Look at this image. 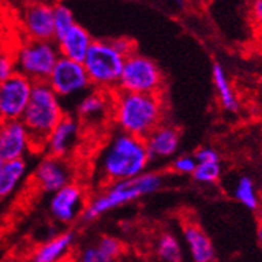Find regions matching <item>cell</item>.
<instances>
[{
    "instance_id": "cell-1",
    "label": "cell",
    "mask_w": 262,
    "mask_h": 262,
    "mask_svg": "<svg viewBox=\"0 0 262 262\" xmlns=\"http://www.w3.org/2000/svg\"><path fill=\"white\" fill-rule=\"evenodd\" d=\"M111 114L122 133L146 139L162 124L165 114L162 97L118 89L111 93Z\"/></svg>"
},
{
    "instance_id": "cell-2",
    "label": "cell",
    "mask_w": 262,
    "mask_h": 262,
    "mask_svg": "<svg viewBox=\"0 0 262 262\" xmlns=\"http://www.w3.org/2000/svg\"><path fill=\"white\" fill-rule=\"evenodd\" d=\"M151 158L145 139L118 133L100 152L99 172L106 183L134 180L145 174Z\"/></svg>"
},
{
    "instance_id": "cell-3",
    "label": "cell",
    "mask_w": 262,
    "mask_h": 262,
    "mask_svg": "<svg viewBox=\"0 0 262 262\" xmlns=\"http://www.w3.org/2000/svg\"><path fill=\"white\" fill-rule=\"evenodd\" d=\"M162 186L163 177L158 172L147 171L134 180L110 183L103 191H100L86 205L82 220L86 222L95 221L100 215L114 210L117 207L156 193Z\"/></svg>"
},
{
    "instance_id": "cell-4",
    "label": "cell",
    "mask_w": 262,
    "mask_h": 262,
    "mask_svg": "<svg viewBox=\"0 0 262 262\" xmlns=\"http://www.w3.org/2000/svg\"><path fill=\"white\" fill-rule=\"evenodd\" d=\"M64 117L60 98L47 82L34 83L31 99L21 118L31 135L32 150H45L50 134Z\"/></svg>"
},
{
    "instance_id": "cell-5",
    "label": "cell",
    "mask_w": 262,
    "mask_h": 262,
    "mask_svg": "<svg viewBox=\"0 0 262 262\" xmlns=\"http://www.w3.org/2000/svg\"><path fill=\"white\" fill-rule=\"evenodd\" d=\"M126 56L117 49L111 39L94 40L83 66L86 69L91 86L95 90L114 93L119 89Z\"/></svg>"
},
{
    "instance_id": "cell-6",
    "label": "cell",
    "mask_w": 262,
    "mask_h": 262,
    "mask_svg": "<svg viewBox=\"0 0 262 262\" xmlns=\"http://www.w3.org/2000/svg\"><path fill=\"white\" fill-rule=\"evenodd\" d=\"M14 58L16 73L34 83H43L47 82L62 56L55 40L26 39L17 47Z\"/></svg>"
},
{
    "instance_id": "cell-7",
    "label": "cell",
    "mask_w": 262,
    "mask_h": 262,
    "mask_svg": "<svg viewBox=\"0 0 262 262\" xmlns=\"http://www.w3.org/2000/svg\"><path fill=\"white\" fill-rule=\"evenodd\" d=\"M162 87V71L154 60L138 52L126 58L119 90L134 94L161 95Z\"/></svg>"
},
{
    "instance_id": "cell-8",
    "label": "cell",
    "mask_w": 262,
    "mask_h": 262,
    "mask_svg": "<svg viewBox=\"0 0 262 262\" xmlns=\"http://www.w3.org/2000/svg\"><path fill=\"white\" fill-rule=\"evenodd\" d=\"M32 89L34 82L19 73L0 83V122L21 121Z\"/></svg>"
},
{
    "instance_id": "cell-9",
    "label": "cell",
    "mask_w": 262,
    "mask_h": 262,
    "mask_svg": "<svg viewBox=\"0 0 262 262\" xmlns=\"http://www.w3.org/2000/svg\"><path fill=\"white\" fill-rule=\"evenodd\" d=\"M47 84L60 99L79 95L91 86L90 78L83 63L60 58L47 79Z\"/></svg>"
},
{
    "instance_id": "cell-10",
    "label": "cell",
    "mask_w": 262,
    "mask_h": 262,
    "mask_svg": "<svg viewBox=\"0 0 262 262\" xmlns=\"http://www.w3.org/2000/svg\"><path fill=\"white\" fill-rule=\"evenodd\" d=\"M21 27L27 39L31 40H54V6L47 3H30L20 15Z\"/></svg>"
},
{
    "instance_id": "cell-11",
    "label": "cell",
    "mask_w": 262,
    "mask_h": 262,
    "mask_svg": "<svg viewBox=\"0 0 262 262\" xmlns=\"http://www.w3.org/2000/svg\"><path fill=\"white\" fill-rule=\"evenodd\" d=\"M34 181L41 191L55 194L60 189L73 183V171L64 159L47 156L36 166Z\"/></svg>"
},
{
    "instance_id": "cell-12",
    "label": "cell",
    "mask_w": 262,
    "mask_h": 262,
    "mask_svg": "<svg viewBox=\"0 0 262 262\" xmlns=\"http://www.w3.org/2000/svg\"><path fill=\"white\" fill-rule=\"evenodd\" d=\"M30 150H32L31 135L23 122H0V156L4 161L25 159Z\"/></svg>"
},
{
    "instance_id": "cell-13",
    "label": "cell",
    "mask_w": 262,
    "mask_h": 262,
    "mask_svg": "<svg viewBox=\"0 0 262 262\" xmlns=\"http://www.w3.org/2000/svg\"><path fill=\"white\" fill-rule=\"evenodd\" d=\"M86 205L82 187L76 183H70L69 186L52 194L50 200V213L58 222L70 224L82 215Z\"/></svg>"
},
{
    "instance_id": "cell-14",
    "label": "cell",
    "mask_w": 262,
    "mask_h": 262,
    "mask_svg": "<svg viewBox=\"0 0 262 262\" xmlns=\"http://www.w3.org/2000/svg\"><path fill=\"white\" fill-rule=\"evenodd\" d=\"M78 135H79V121L66 115L62 122L50 134L49 139L46 142L45 151L50 157L64 159V157L75 146Z\"/></svg>"
},
{
    "instance_id": "cell-15",
    "label": "cell",
    "mask_w": 262,
    "mask_h": 262,
    "mask_svg": "<svg viewBox=\"0 0 262 262\" xmlns=\"http://www.w3.org/2000/svg\"><path fill=\"white\" fill-rule=\"evenodd\" d=\"M55 43L58 45L62 58L83 63L93 46L94 39L86 28L76 23L63 38L56 40Z\"/></svg>"
},
{
    "instance_id": "cell-16",
    "label": "cell",
    "mask_w": 262,
    "mask_h": 262,
    "mask_svg": "<svg viewBox=\"0 0 262 262\" xmlns=\"http://www.w3.org/2000/svg\"><path fill=\"white\" fill-rule=\"evenodd\" d=\"M151 159L171 158L180 147V131L170 124H161L145 139Z\"/></svg>"
},
{
    "instance_id": "cell-17",
    "label": "cell",
    "mask_w": 262,
    "mask_h": 262,
    "mask_svg": "<svg viewBox=\"0 0 262 262\" xmlns=\"http://www.w3.org/2000/svg\"><path fill=\"white\" fill-rule=\"evenodd\" d=\"M183 239L194 262H214L215 250L210 238L200 226L187 224L183 228Z\"/></svg>"
},
{
    "instance_id": "cell-18",
    "label": "cell",
    "mask_w": 262,
    "mask_h": 262,
    "mask_svg": "<svg viewBox=\"0 0 262 262\" xmlns=\"http://www.w3.org/2000/svg\"><path fill=\"white\" fill-rule=\"evenodd\" d=\"M74 241H75V233L71 230L55 235L36 249L32 257V262H58L63 255L69 253Z\"/></svg>"
},
{
    "instance_id": "cell-19",
    "label": "cell",
    "mask_w": 262,
    "mask_h": 262,
    "mask_svg": "<svg viewBox=\"0 0 262 262\" xmlns=\"http://www.w3.org/2000/svg\"><path fill=\"white\" fill-rule=\"evenodd\" d=\"M111 111V94L94 90L83 97L78 106V114L84 121H98Z\"/></svg>"
},
{
    "instance_id": "cell-20",
    "label": "cell",
    "mask_w": 262,
    "mask_h": 262,
    "mask_svg": "<svg viewBox=\"0 0 262 262\" xmlns=\"http://www.w3.org/2000/svg\"><path fill=\"white\" fill-rule=\"evenodd\" d=\"M27 172V162L25 159L4 161L0 167V198H7L20 185Z\"/></svg>"
},
{
    "instance_id": "cell-21",
    "label": "cell",
    "mask_w": 262,
    "mask_h": 262,
    "mask_svg": "<svg viewBox=\"0 0 262 262\" xmlns=\"http://www.w3.org/2000/svg\"><path fill=\"white\" fill-rule=\"evenodd\" d=\"M213 82L215 91H217L220 103L226 111L235 113L238 110V99L235 97L234 90L230 84L228 75L225 73V69L221 63H214L213 64Z\"/></svg>"
},
{
    "instance_id": "cell-22",
    "label": "cell",
    "mask_w": 262,
    "mask_h": 262,
    "mask_svg": "<svg viewBox=\"0 0 262 262\" xmlns=\"http://www.w3.org/2000/svg\"><path fill=\"white\" fill-rule=\"evenodd\" d=\"M157 254L163 262H183L181 241L171 233H163L157 241Z\"/></svg>"
},
{
    "instance_id": "cell-23",
    "label": "cell",
    "mask_w": 262,
    "mask_h": 262,
    "mask_svg": "<svg viewBox=\"0 0 262 262\" xmlns=\"http://www.w3.org/2000/svg\"><path fill=\"white\" fill-rule=\"evenodd\" d=\"M234 198L250 210H257L258 209V195H257L252 178L241 177L238 180L237 185L234 187Z\"/></svg>"
},
{
    "instance_id": "cell-24",
    "label": "cell",
    "mask_w": 262,
    "mask_h": 262,
    "mask_svg": "<svg viewBox=\"0 0 262 262\" xmlns=\"http://www.w3.org/2000/svg\"><path fill=\"white\" fill-rule=\"evenodd\" d=\"M75 25V16H74L71 8H69L64 4L54 6V31H55L54 40L56 41L63 38Z\"/></svg>"
},
{
    "instance_id": "cell-25",
    "label": "cell",
    "mask_w": 262,
    "mask_h": 262,
    "mask_svg": "<svg viewBox=\"0 0 262 262\" xmlns=\"http://www.w3.org/2000/svg\"><path fill=\"white\" fill-rule=\"evenodd\" d=\"M222 172L221 162L217 163H198L193 172L194 181L198 183H214L220 180Z\"/></svg>"
},
{
    "instance_id": "cell-26",
    "label": "cell",
    "mask_w": 262,
    "mask_h": 262,
    "mask_svg": "<svg viewBox=\"0 0 262 262\" xmlns=\"http://www.w3.org/2000/svg\"><path fill=\"white\" fill-rule=\"evenodd\" d=\"M79 262H115V259L107 255L97 244H94L86 246L80 252Z\"/></svg>"
},
{
    "instance_id": "cell-27",
    "label": "cell",
    "mask_w": 262,
    "mask_h": 262,
    "mask_svg": "<svg viewBox=\"0 0 262 262\" xmlns=\"http://www.w3.org/2000/svg\"><path fill=\"white\" fill-rule=\"evenodd\" d=\"M97 245L99 246L107 255H110L111 258L117 259L122 253V244L121 241L111 235H103L98 239Z\"/></svg>"
},
{
    "instance_id": "cell-28",
    "label": "cell",
    "mask_w": 262,
    "mask_h": 262,
    "mask_svg": "<svg viewBox=\"0 0 262 262\" xmlns=\"http://www.w3.org/2000/svg\"><path fill=\"white\" fill-rule=\"evenodd\" d=\"M196 159L194 156H180L172 161V170L178 174H190L193 176V172L196 169Z\"/></svg>"
},
{
    "instance_id": "cell-29",
    "label": "cell",
    "mask_w": 262,
    "mask_h": 262,
    "mask_svg": "<svg viewBox=\"0 0 262 262\" xmlns=\"http://www.w3.org/2000/svg\"><path fill=\"white\" fill-rule=\"evenodd\" d=\"M14 74H16L15 58L10 54L0 52V83L10 79Z\"/></svg>"
},
{
    "instance_id": "cell-30",
    "label": "cell",
    "mask_w": 262,
    "mask_h": 262,
    "mask_svg": "<svg viewBox=\"0 0 262 262\" xmlns=\"http://www.w3.org/2000/svg\"><path fill=\"white\" fill-rule=\"evenodd\" d=\"M196 163H217L220 162V154L211 147H201L194 154Z\"/></svg>"
},
{
    "instance_id": "cell-31",
    "label": "cell",
    "mask_w": 262,
    "mask_h": 262,
    "mask_svg": "<svg viewBox=\"0 0 262 262\" xmlns=\"http://www.w3.org/2000/svg\"><path fill=\"white\" fill-rule=\"evenodd\" d=\"M113 40V43H114V46L117 47L119 51L123 54L126 58L127 56H130L131 54H134L135 51V47H134V41L131 40V39L128 38H124V36H122V38H115V39H111Z\"/></svg>"
},
{
    "instance_id": "cell-32",
    "label": "cell",
    "mask_w": 262,
    "mask_h": 262,
    "mask_svg": "<svg viewBox=\"0 0 262 262\" xmlns=\"http://www.w3.org/2000/svg\"><path fill=\"white\" fill-rule=\"evenodd\" d=\"M252 14L254 20L262 27V0H257L252 6Z\"/></svg>"
},
{
    "instance_id": "cell-33",
    "label": "cell",
    "mask_w": 262,
    "mask_h": 262,
    "mask_svg": "<svg viewBox=\"0 0 262 262\" xmlns=\"http://www.w3.org/2000/svg\"><path fill=\"white\" fill-rule=\"evenodd\" d=\"M3 163H4V159H3V157L0 156V167L3 166Z\"/></svg>"
},
{
    "instance_id": "cell-34",
    "label": "cell",
    "mask_w": 262,
    "mask_h": 262,
    "mask_svg": "<svg viewBox=\"0 0 262 262\" xmlns=\"http://www.w3.org/2000/svg\"><path fill=\"white\" fill-rule=\"evenodd\" d=\"M6 262H19V261H17V259H8V261Z\"/></svg>"
}]
</instances>
